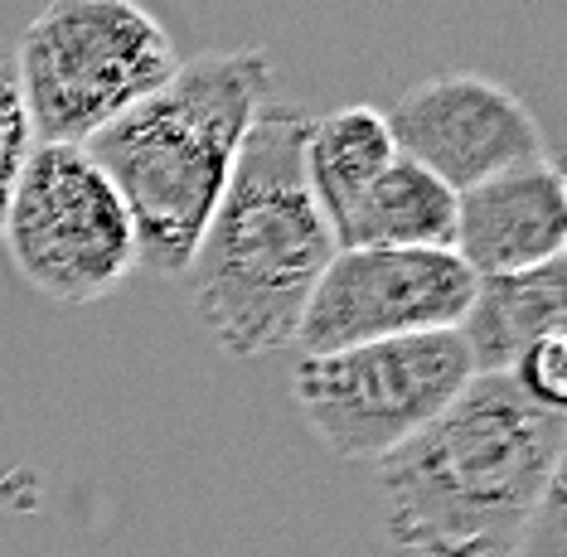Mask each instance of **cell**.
<instances>
[{
	"label": "cell",
	"mask_w": 567,
	"mask_h": 557,
	"mask_svg": "<svg viewBox=\"0 0 567 557\" xmlns=\"http://www.w3.org/2000/svg\"><path fill=\"white\" fill-rule=\"evenodd\" d=\"M567 417L509 373H475L456 403L379 461L383 519L417 557H514L563 481Z\"/></svg>",
	"instance_id": "obj_1"
},
{
	"label": "cell",
	"mask_w": 567,
	"mask_h": 557,
	"mask_svg": "<svg viewBox=\"0 0 567 557\" xmlns=\"http://www.w3.org/2000/svg\"><path fill=\"white\" fill-rule=\"evenodd\" d=\"M306 126L287 102H262L243 136L238 165L214 204L195 257L189 301L214 344L234 359H262L296 344L320 271L334 257V228L306 185Z\"/></svg>",
	"instance_id": "obj_2"
},
{
	"label": "cell",
	"mask_w": 567,
	"mask_h": 557,
	"mask_svg": "<svg viewBox=\"0 0 567 557\" xmlns=\"http://www.w3.org/2000/svg\"><path fill=\"white\" fill-rule=\"evenodd\" d=\"M267 97L272 59L262 49H218L185 59L156 93L87 141V155L107 171L132 214L141 271H189L204 224L238 165L243 136Z\"/></svg>",
	"instance_id": "obj_3"
},
{
	"label": "cell",
	"mask_w": 567,
	"mask_h": 557,
	"mask_svg": "<svg viewBox=\"0 0 567 557\" xmlns=\"http://www.w3.org/2000/svg\"><path fill=\"white\" fill-rule=\"evenodd\" d=\"M175 69V39L141 0H49L16 49L30 136L54 146H87Z\"/></svg>",
	"instance_id": "obj_4"
},
{
	"label": "cell",
	"mask_w": 567,
	"mask_h": 557,
	"mask_svg": "<svg viewBox=\"0 0 567 557\" xmlns=\"http://www.w3.org/2000/svg\"><path fill=\"white\" fill-rule=\"evenodd\" d=\"M0 243L16 277L54 306H93L136 271L132 214L87 146L34 141L0 214Z\"/></svg>",
	"instance_id": "obj_5"
},
{
	"label": "cell",
	"mask_w": 567,
	"mask_h": 557,
	"mask_svg": "<svg viewBox=\"0 0 567 557\" xmlns=\"http://www.w3.org/2000/svg\"><path fill=\"white\" fill-rule=\"evenodd\" d=\"M475 379L461 330L301 354L291 398L334 461H383Z\"/></svg>",
	"instance_id": "obj_6"
},
{
	"label": "cell",
	"mask_w": 567,
	"mask_h": 557,
	"mask_svg": "<svg viewBox=\"0 0 567 557\" xmlns=\"http://www.w3.org/2000/svg\"><path fill=\"white\" fill-rule=\"evenodd\" d=\"M475 271L451 248H334L296 326L301 354L456 330Z\"/></svg>",
	"instance_id": "obj_7"
},
{
	"label": "cell",
	"mask_w": 567,
	"mask_h": 557,
	"mask_svg": "<svg viewBox=\"0 0 567 557\" xmlns=\"http://www.w3.org/2000/svg\"><path fill=\"white\" fill-rule=\"evenodd\" d=\"M383 116H389L398 155L427 165L456 194L548 155L544 126L528 112V102L481 73L422 78Z\"/></svg>",
	"instance_id": "obj_8"
},
{
	"label": "cell",
	"mask_w": 567,
	"mask_h": 557,
	"mask_svg": "<svg viewBox=\"0 0 567 557\" xmlns=\"http://www.w3.org/2000/svg\"><path fill=\"white\" fill-rule=\"evenodd\" d=\"M567 248V185L553 155L489 175L456 194L451 252L475 277L553 262Z\"/></svg>",
	"instance_id": "obj_9"
},
{
	"label": "cell",
	"mask_w": 567,
	"mask_h": 557,
	"mask_svg": "<svg viewBox=\"0 0 567 557\" xmlns=\"http://www.w3.org/2000/svg\"><path fill=\"white\" fill-rule=\"evenodd\" d=\"M567 320V267L563 257L524 271L475 277L471 306L461 316V340L475 373H509L548 334H563Z\"/></svg>",
	"instance_id": "obj_10"
},
{
	"label": "cell",
	"mask_w": 567,
	"mask_h": 557,
	"mask_svg": "<svg viewBox=\"0 0 567 557\" xmlns=\"http://www.w3.org/2000/svg\"><path fill=\"white\" fill-rule=\"evenodd\" d=\"M451 238L456 189L408 155H398L334 224L340 248H451Z\"/></svg>",
	"instance_id": "obj_11"
},
{
	"label": "cell",
	"mask_w": 567,
	"mask_h": 557,
	"mask_svg": "<svg viewBox=\"0 0 567 557\" xmlns=\"http://www.w3.org/2000/svg\"><path fill=\"white\" fill-rule=\"evenodd\" d=\"M306 185L316 204L326 209L330 228L350 214V204L398 161V141L389 132V116L379 107H340L326 116H311L306 126Z\"/></svg>",
	"instance_id": "obj_12"
},
{
	"label": "cell",
	"mask_w": 567,
	"mask_h": 557,
	"mask_svg": "<svg viewBox=\"0 0 567 557\" xmlns=\"http://www.w3.org/2000/svg\"><path fill=\"white\" fill-rule=\"evenodd\" d=\"M30 116L20 102V78H16V49L0 44V214H6L10 185H16L24 155H30Z\"/></svg>",
	"instance_id": "obj_13"
},
{
	"label": "cell",
	"mask_w": 567,
	"mask_h": 557,
	"mask_svg": "<svg viewBox=\"0 0 567 557\" xmlns=\"http://www.w3.org/2000/svg\"><path fill=\"white\" fill-rule=\"evenodd\" d=\"M509 379L524 388L534 403L567 412V334H548L534 349H524V359L509 369Z\"/></svg>",
	"instance_id": "obj_14"
}]
</instances>
